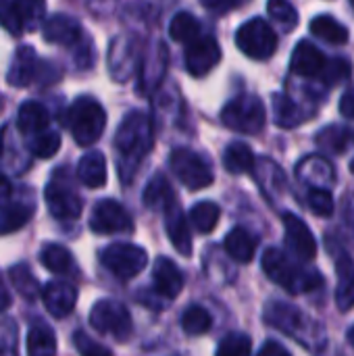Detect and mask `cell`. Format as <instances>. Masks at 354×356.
Instances as JSON below:
<instances>
[{
	"mask_svg": "<svg viewBox=\"0 0 354 356\" xmlns=\"http://www.w3.org/2000/svg\"><path fill=\"white\" fill-rule=\"evenodd\" d=\"M152 146H154L152 119L142 111L129 113L121 121L115 134V150H117V165H119L117 169L123 184L131 181L140 163L146 159Z\"/></svg>",
	"mask_w": 354,
	"mask_h": 356,
	"instance_id": "cell-1",
	"label": "cell"
},
{
	"mask_svg": "<svg viewBox=\"0 0 354 356\" xmlns=\"http://www.w3.org/2000/svg\"><path fill=\"white\" fill-rule=\"evenodd\" d=\"M263 271L267 277L277 284L280 288L292 292V294H309L323 286V277L315 269H307L298 263H294L284 250L269 248L263 254Z\"/></svg>",
	"mask_w": 354,
	"mask_h": 356,
	"instance_id": "cell-2",
	"label": "cell"
},
{
	"mask_svg": "<svg viewBox=\"0 0 354 356\" xmlns=\"http://www.w3.org/2000/svg\"><path fill=\"white\" fill-rule=\"evenodd\" d=\"M61 75L63 71L54 63L42 60L31 46H19L10 60L6 79L15 88H25L33 81H38L40 86H52L61 79Z\"/></svg>",
	"mask_w": 354,
	"mask_h": 356,
	"instance_id": "cell-3",
	"label": "cell"
},
{
	"mask_svg": "<svg viewBox=\"0 0 354 356\" xmlns=\"http://www.w3.org/2000/svg\"><path fill=\"white\" fill-rule=\"evenodd\" d=\"M67 127L79 146H92L100 140L106 127V113L98 100L81 96L71 104L67 113Z\"/></svg>",
	"mask_w": 354,
	"mask_h": 356,
	"instance_id": "cell-4",
	"label": "cell"
},
{
	"mask_svg": "<svg viewBox=\"0 0 354 356\" xmlns=\"http://www.w3.org/2000/svg\"><path fill=\"white\" fill-rule=\"evenodd\" d=\"M221 121L225 127L238 131V134H259L265 127L267 121V111L263 106V102L257 96H236L234 100H230L223 111H221Z\"/></svg>",
	"mask_w": 354,
	"mask_h": 356,
	"instance_id": "cell-5",
	"label": "cell"
},
{
	"mask_svg": "<svg viewBox=\"0 0 354 356\" xmlns=\"http://www.w3.org/2000/svg\"><path fill=\"white\" fill-rule=\"evenodd\" d=\"M265 319L286 336L298 340L300 344H311L313 340L319 338L317 323H313L305 313H300L292 305L284 302H271L265 311Z\"/></svg>",
	"mask_w": 354,
	"mask_h": 356,
	"instance_id": "cell-6",
	"label": "cell"
},
{
	"mask_svg": "<svg viewBox=\"0 0 354 356\" xmlns=\"http://www.w3.org/2000/svg\"><path fill=\"white\" fill-rule=\"evenodd\" d=\"M90 325L104 336H111L119 342H125L134 334L131 315L125 305L117 300H98L90 311Z\"/></svg>",
	"mask_w": 354,
	"mask_h": 356,
	"instance_id": "cell-7",
	"label": "cell"
},
{
	"mask_svg": "<svg viewBox=\"0 0 354 356\" xmlns=\"http://www.w3.org/2000/svg\"><path fill=\"white\" fill-rule=\"evenodd\" d=\"M100 263L119 280H134L148 265V254L144 248L127 242H117L100 252Z\"/></svg>",
	"mask_w": 354,
	"mask_h": 356,
	"instance_id": "cell-8",
	"label": "cell"
},
{
	"mask_svg": "<svg viewBox=\"0 0 354 356\" xmlns=\"http://www.w3.org/2000/svg\"><path fill=\"white\" fill-rule=\"evenodd\" d=\"M44 198L50 215L58 221H75L81 215L83 202L75 192L73 184L69 181V177L65 175V171H56L52 175L44 190Z\"/></svg>",
	"mask_w": 354,
	"mask_h": 356,
	"instance_id": "cell-9",
	"label": "cell"
},
{
	"mask_svg": "<svg viewBox=\"0 0 354 356\" xmlns=\"http://www.w3.org/2000/svg\"><path fill=\"white\" fill-rule=\"evenodd\" d=\"M236 44L246 56L265 60L277 50V33L265 19H250L236 31Z\"/></svg>",
	"mask_w": 354,
	"mask_h": 356,
	"instance_id": "cell-10",
	"label": "cell"
},
{
	"mask_svg": "<svg viewBox=\"0 0 354 356\" xmlns=\"http://www.w3.org/2000/svg\"><path fill=\"white\" fill-rule=\"evenodd\" d=\"M169 165L173 175L188 188V190H202L213 184L211 165L190 148H177L169 156Z\"/></svg>",
	"mask_w": 354,
	"mask_h": 356,
	"instance_id": "cell-11",
	"label": "cell"
},
{
	"mask_svg": "<svg viewBox=\"0 0 354 356\" xmlns=\"http://www.w3.org/2000/svg\"><path fill=\"white\" fill-rule=\"evenodd\" d=\"M90 229L100 236H111V234H129L134 229L131 215L123 204L117 200H100L92 209L90 215Z\"/></svg>",
	"mask_w": 354,
	"mask_h": 356,
	"instance_id": "cell-12",
	"label": "cell"
},
{
	"mask_svg": "<svg viewBox=\"0 0 354 356\" xmlns=\"http://www.w3.org/2000/svg\"><path fill=\"white\" fill-rule=\"evenodd\" d=\"M221 60V46L211 35H200L186 50V69L194 77H202Z\"/></svg>",
	"mask_w": 354,
	"mask_h": 356,
	"instance_id": "cell-13",
	"label": "cell"
},
{
	"mask_svg": "<svg viewBox=\"0 0 354 356\" xmlns=\"http://www.w3.org/2000/svg\"><path fill=\"white\" fill-rule=\"evenodd\" d=\"M136 69H138V54H136L134 40L125 35L115 38L108 46V71L113 79L125 81L134 75Z\"/></svg>",
	"mask_w": 354,
	"mask_h": 356,
	"instance_id": "cell-14",
	"label": "cell"
},
{
	"mask_svg": "<svg viewBox=\"0 0 354 356\" xmlns=\"http://www.w3.org/2000/svg\"><path fill=\"white\" fill-rule=\"evenodd\" d=\"M284 229H286V240L288 246L296 252L298 259L303 261H313L317 257V242L315 236L311 234L309 225L294 213L284 215Z\"/></svg>",
	"mask_w": 354,
	"mask_h": 356,
	"instance_id": "cell-15",
	"label": "cell"
},
{
	"mask_svg": "<svg viewBox=\"0 0 354 356\" xmlns=\"http://www.w3.org/2000/svg\"><path fill=\"white\" fill-rule=\"evenodd\" d=\"M42 31H44L42 35L46 42L58 44V46H77L83 40V29L79 21L63 13L48 17L42 25Z\"/></svg>",
	"mask_w": 354,
	"mask_h": 356,
	"instance_id": "cell-16",
	"label": "cell"
},
{
	"mask_svg": "<svg viewBox=\"0 0 354 356\" xmlns=\"http://www.w3.org/2000/svg\"><path fill=\"white\" fill-rule=\"evenodd\" d=\"M42 300L48 313L56 319H63L73 313L75 302H77V290L69 282H50L42 290Z\"/></svg>",
	"mask_w": 354,
	"mask_h": 356,
	"instance_id": "cell-17",
	"label": "cell"
},
{
	"mask_svg": "<svg viewBox=\"0 0 354 356\" xmlns=\"http://www.w3.org/2000/svg\"><path fill=\"white\" fill-rule=\"evenodd\" d=\"M167 65H169V54H167V48L163 42L156 44V48L152 52H148V56L144 58L142 63V69H140V94H152L161 81L165 79V73H167Z\"/></svg>",
	"mask_w": 354,
	"mask_h": 356,
	"instance_id": "cell-18",
	"label": "cell"
},
{
	"mask_svg": "<svg viewBox=\"0 0 354 356\" xmlns=\"http://www.w3.org/2000/svg\"><path fill=\"white\" fill-rule=\"evenodd\" d=\"M325 65H328V58H325V54L315 44H311L307 40L296 44V48L292 52V60H290V67H292L294 75L319 77L323 73Z\"/></svg>",
	"mask_w": 354,
	"mask_h": 356,
	"instance_id": "cell-19",
	"label": "cell"
},
{
	"mask_svg": "<svg viewBox=\"0 0 354 356\" xmlns=\"http://www.w3.org/2000/svg\"><path fill=\"white\" fill-rule=\"evenodd\" d=\"M296 175L303 184H307L311 188H328L336 181V171H334L332 163L319 154L305 156L296 167Z\"/></svg>",
	"mask_w": 354,
	"mask_h": 356,
	"instance_id": "cell-20",
	"label": "cell"
},
{
	"mask_svg": "<svg viewBox=\"0 0 354 356\" xmlns=\"http://www.w3.org/2000/svg\"><path fill=\"white\" fill-rule=\"evenodd\" d=\"M152 275H154V288L159 294H163L165 298H177L179 296V292L184 288V273L171 259L159 257L154 261Z\"/></svg>",
	"mask_w": 354,
	"mask_h": 356,
	"instance_id": "cell-21",
	"label": "cell"
},
{
	"mask_svg": "<svg viewBox=\"0 0 354 356\" xmlns=\"http://www.w3.org/2000/svg\"><path fill=\"white\" fill-rule=\"evenodd\" d=\"M167 236L173 244V248L184 254V257H190L192 254V236H190V225L186 221V215L184 211L179 209V204H171L167 211Z\"/></svg>",
	"mask_w": 354,
	"mask_h": 356,
	"instance_id": "cell-22",
	"label": "cell"
},
{
	"mask_svg": "<svg viewBox=\"0 0 354 356\" xmlns=\"http://www.w3.org/2000/svg\"><path fill=\"white\" fill-rule=\"evenodd\" d=\"M336 271H338L336 305L342 313H346L354 307V263L344 250H340L336 259Z\"/></svg>",
	"mask_w": 354,
	"mask_h": 356,
	"instance_id": "cell-23",
	"label": "cell"
},
{
	"mask_svg": "<svg viewBox=\"0 0 354 356\" xmlns=\"http://www.w3.org/2000/svg\"><path fill=\"white\" fill-rule=\"evenodd\" d=\"M48 123H50V115L46 111L44 104L35 102V100H27L19 106V113H17V127L23 136L31 138L44 129H48Z\"/></svg>",
	"mask_w": 354,
	"mask_h": 356,
	"instance_id": "cell-24",
	"label": "cell"
},
{
	"mask_svg": "<svg viewBox=\"0 0 354 356\" xmlns=\"http://www.w3.org/2000/svg\"><path fill=\"white\" fill-rule=\"evenodd\" d=\"M77 179L86 188H102L106 184V159L98 150L86 152L77 163Z\"/></svg>",
	"mask_w": 354,
	"mask_h": 356,
	"instance_id": "cell-25",
	"label": "cell"
},
{
	"mask_svg": "<svg viewBox=\"0 0 354 356\" xmlns=\"http://www.w3.org/2000/svg\"><path fill=\"white\" fill-rule=\"evenodd\" d=\"M315 142L330 154H344L354 144V129L346 125H328L317 134Z\"/></svg>",
	"mask_w": 354,
	"mask_h": 356,
	"instance_id": "cell-26",
	"label": "cell"
},
{
	"mask_svg": "<svg viewBox=\"0 0 354 356\" xmlns=\"http://www.w3.org/2000/svg\"><path fill=\"white\" fill-rule=\"evenodd\" d=\"M252 171H255V175H257L259 186L263 188V192H265L267 196L275 198L277 192H280V194L288 192V181H286L282 169H280L273 161H269V159H259Z\"/></svg>",
	"mask_w": 354,
	"mask_h": 356,
	"instance_id": "cell-27",
	"label": "cell"
},
{
	"mask_svg": "<svg viewBox=\"0 0 354 356\" xmlns=\"http://www.w3.org/2000/svg\"><path fill=\"white\" fill-rule=\"evenodd\" d=\"M225 252L238 263H250L257 252V238L244 227H236L225 236Z\"/></svg>",
	"mask_w": 354,
	"mask_h": 356,
	"instance_id": "cell-28",
	"label": "cell"
},
{
	"mask_svg": "<svg viewBox=\"0 0 354 356\" xmlns=\"http://www.w3.org/2000/svg\"><path fill=\"white\" fill-rule=\"evenodd\" d=\"M10 127L4 125L0 131V165L10 169L13 173H23L29 167V159L25 150L19 148L17 140L10 136Z\"/></svg>",
	"mask_w": 354,
	"mask_h": 356,
	"instance_id": "cell-29",
	"label": "cell"
},
{
	"mask_svg": "<svg viewBox=\"0 0 354 356\" xmlns=\"http://www.w3.org/2000/svg\"><path fill=\"white\" fill-rule=\"evenodd\" d=\"M273 117L280 127H296L309 119V113L290 96L273 94Z\"/></svg>",
	"mask_w": 354,
	"mask_h": 356,
	"instance_id": "cell-30",
	"label": "cell"
},
{
	"mask_svg": "<svg viewBox=\"0 0 354 356\" xmlns=\"http://www.w3.org/2000/svg\"><path fill=\"white\" fill-rule=\"evenodd\" d=\"M142 200L148 209H154V211H167L171 204H175V194L163 173H156L148 181Z\"/></svg>",
	"mask_w": 354,
	"mask_h": 356,
	"instance_id": "cell-31",
	"label": "cell"
},
{
	"mask_svg": "<svg viewBox=\"0 0 354 356\" xmlns=\"http://www.w3.org/2000/svg\"><path fill=\"white\" fill-rule=\"evenodd\" d=\"M255 165H257V159H255L250 146L244 142H234L223 152V167H225V171H230L234 175L250 173L255 169Z\"/></svg>",
	"mask_w": 354,
	"mask_h": 356,
	"instance_id": "cell-32",
	"label": "cell"
},
{
	"mask_svg": "<svg viewBox=\"0 0 354 356\" xmlns=\"http://www.w3.org/2000/svg\"><path fill=\"white\" fill-rule=\"evenodd\" d=\"M27 356H56V336L46 323H35L27 332Z\"/></svg>",
	"mask_w": 354,
	"mask_h": 356,
	"instance_id": "cell-33",
	"label": "cell"
},
{
	"mask_svg": "<svg viewBox=\"0 0 354 356\" xmlns=\"http://www.w3.org/2000/svg\"><path fill=\"white\" fill-rule=\"evenodd\" d=\"M311 33L321 38L328 44L334 46H342L348 42V29L346 25H342L340 21H336L330 15H319L311 21Z\"/></svg>",
	"mask_w": 354,
	"mask_h": 356,
	"instance_id": "cell-34",
	"label": "cell"
},
{
	"mask_svg": "<svg viewBox=\"0 0 354 356\" xmlns=\"http://www.w3.org/2000/svg\"><path fill=\"white\" fill-rule=\"evenodd\" d=\"M31 217H33V204H25V202L8 204L6 209L0 211V236L19 232Z\"/></svg>",
	"mask_w": 354,
	"mask_h": 356,
	"instance_id": "cell-35",
	"label": "cell"
},
{
	"mask_svg": "<svg viewBox=\"0 0 354 356\" xmlns=\"http://www.w3.org/2000/svg\"><path fill=\"white\" fill-rule=\"evenodd\" d=\"M8 277H10L13 288H15L25 300H35L38 294H42V288H40L35 275L31 273L29 265H25V263L13 265L10 271H8Z\"/></svg>",
	"mask_w": 354,
	"mask_h": 356,
	"instance_id": "cell-36",
	"label": "cell"
},
{
	"mask_svg": "<svg viewBox=\"0 0 354 356\" xmlns=\"http://www.w3.org/2000/svg\"><path fill=\"white\" fill-rule=\"evenodd\" d=\"M40 261L50 273L63 275L73 269V254L61 244H46L40 252Z\"/></svg>",
	"mask_w": 354,
	"mask_h": 356,
	"instance_id": "cell-37",
	"label": "cell"
},
{
	"mask_svg": "<svg viewBox=\"0 0 354 356\" xmlns=\"http://www.w3.org/2000/svg\"><path fill=\"white\" fill-rule=\"evenodd\" d=\"M219 217H221V209H219V204H215L211 200L198 202L190 211V221L200 234H211L217 227Z\"/></svg>",
	"mask_w": 354,
	"mask_h": 356,
	"instance_id": "cell-38",
	"label": "cell"
},
{
	"mask_svg": "<svg viewBox=\"0 0 354 356\" xmlns=\"http://www.w3.org/2000/svg\"><path fill=\"white\" fill-rule=\"evenodd\" d=\"M169 35L175 40V42H182V44H190L194 42L196 38H200V25L196 21L194 15L190 13H177L169 25Z\"/></svg>",
	"mask_w": 354,
	"mask_h": 356,
	"instance_id": "cell-39",
	"label": "cell"
},
{
	"mask_svg": "<svg viewBox=\"0 0 354 356\" xmlns=\"http://www.w3.org/2000/svg\"><path fill=\"white\" fill-rule=\"evenodd\" d=\"M27 148H29V152H31L33 156H38V159H50V156H54V154L58 152V148H61V134L48 127V129H44V131L31 136L29 142H27Z\"/></svg>",
	"mask_w": 354,
	"mask_h": 356,
	"instance_id": "cell-40",
	"label": "cell"
},
{
	"mask_svg": "<svg viewBox=\"0 0 354 356\" xmlns=\"http://www.w3.org/2000/svg\"><path fill=\"white\" fill-rule=\"evenodd\" d=\"M211 325H213V319L209 311L198 305H190L182 315V327L188 336H202L211 330Z\"/></svg>",
	"mask_w": 354,
	"mask_h": 356,
	"instance_id": "cell-41",
	"label": "cell"
},
{
	"mask_svg": "<svg viewBox=\"0 0 354 356\" xmlns=\"http://www.w3.org/2000/svg\"><path fill=\"white\" fill-rule=\"evenodd\" d=\"M252 350V342L246 334H240V332H234V334H227L219 348H217V356H250Z\"/></svg>",
	"mask_w": 354,
	"mask_h": 356,
	"instance_id": "cell-42",
	"label": "cell"
},
{
	"mask_svg": "<svg viewBox=\"0 0 354 356\" xmlns=\"http://www.w3.org/2000/svg\"><path fill=\"white\" fill-rule=\"evenodd\" d=\"M267 10L284 29H294L298 25V13L288 0H269Z\"/></svg>",
	"mask_w": 354,
	"mask_h": 356,
	"instance_id": "cell-43",
	"label": "cell"
},
{
	"mask_svg": "<svg viewBox=\"0 0 354 356\" xmlns=\"http://www.w3.org/2000/svg\"><path fill=\"white\" fill-rule=\"evenodd\" d=\"M0 25L13 35H21L25 29L23 17L15 4V0H0Z\"/></svg>",
	"mask_w": 354,
	"mask_h": 356,
	"instance_id": "cell-44",
	"label": "cell"
},
{
	"mask_svg": "<svg viewBox=\"0 0 354 356\" xmlns=\"http://www.w3.org/2000/svg\"><path fill=\"white\" fill-rule=\"evenodd\" d=\"M351 75H353V65L346 58L338 56V58L328 60V65L321 73V79L328 86H338V83H344Z\"/></svg>",
	"mask_w": 354,
	"mask_h": 356,
	"instance_id": "cell-45",
	"label": "cell"
},
{
	"mask_svg": "<svg viewBox=\"0 0 354 356\" xmlns=\"http://www.w3.org/2000/svg\"><path fill=\"white\" fill-rule=\"evenodd\" d=\"M307 202H309V209L319 217H330L334 213V198L328 188H311Z\"/></svg>",
	"mask_w": 354,
	"mask_h": 356,
	"instance_id": "cell-46",
	"label": "cell"
},
{
	"mask_svg": "<svg viewBox=\"0 0 354 356\" xmlns=\"http://www.w3.org/2000/svg\"><path fill=\"white\" fill-rule=\"evenodd\" d=\"M73 344H75L79 356H113V353L106 346L94 342L86 332H75L73 334Z\"/></svg>",
	"mask_w": 354,
	"mask_h": 356,
	"instance_id": "cell-47",
	"label": "cell"
},
{
	"mask_svg": "<svg viewBox=\"0 0 354 356\" xmlns=\"http://www.w3.org/2000/svg\"><path fill=\"white\" fill-rule=\"evenodd\" d=\"M202 6L211 13H217V15H223V13H230L234 8H238L242 4V0H200Z\"/></svg>",
	"mask_w": 354,
	"mask_h": 356,
	"instance_id": "cell-48",
	"label": "cell"
},
{
	"mask_svg": "<svg viewBox=\"0 0 354 356\" xmlns=\"http://www.w3.org/2000/svg\"><path fill=\"white\" fill-rule=\"evenodd\" d=\"M13 194H15V190H13L10 179L0 173V211L6 209L8 204H13Z\"/></svg>",
	"mask_w": 354,
	"mask_h": 356,
	"instance_id": "cell-49",
	"label": "cell"
},
{
	"mask_svg": "<svg viewBox=\"0 0 354 356\" xmlns=\"http://www.w3.org/2000/svg\"><path fill=\"white\" fill-rule=\"evenodd\" d=\"M340 113L346 119H354V88L346 90L340 98Z\"/></svg>",
	"mask_w": 354,
	"mask_h": 356,
	"instance_id": "cell-50",
	"label": "cell"
},
{
	"mask_svg": "<svg viewBox=\"0 0 354 356\" xmlns=\"http://www.w3.org/2000/svg\"><path fill=\"white\" fill-rule=\"evenodd\" d=\"M257 356H292L288 350H286V346H282L280 342H273V340H269L261 350H259V355Z\"/></svg>",
	"mask_w": 354,
	"mask_h": 356,
	"instance_id": "cell-51",
	"label": "cell"
},
{
	"mask_svg": "<svg viewBox=\"0 0 354 356\" xmlns=\"http://www.w3.org/2000/svg\"><path fill=\"white\" fill-rule=\"evenodd\" d=\"M10 302H13L10 292H8V288H6V284H4V280L0 275V313H4L10 307Z\"/></svg>",
	"mask_w": 354,
	"mask_h": 356,
	"instance_id": "cell-52",
	"label": "cell"
},
{
	"mask_svg": "<svg viewBox=\"0 0 354 356\" xmlns=\"http://www.w3.org/2000/svg\"><path fill=\"white\" fill-rule=\"evenodd\" d=\"M346 340H348V344L351 346H354V325L348 330V334H346Z\"/></svg>",
	"mask_w": 354,
	"mask_h": 356,
	"instance_id": "cell-53",
	"label": "cell"
},
{
	"mask_svg": "<svg viewBox=\"0 0 354 356\" xmlns=\"http://www.w3.org/2000/svg\"><path fill=\"white\" fill-rule=\"evenodd\" d=\"M351 171H353V175H354V159H353V163H351Z\"/></svg>",
	"mask_w": 354,
	"mask_h": 356,
	"instance_id": "cell-54",
	"label": "cell"
},
{
	"mask_svg": "<svg viewBox=\"0 0 354 356\" xmlns=\"http://www.w3.org/2000/svg\"><path fill=\"white\" fill-rule=\"evenodd\" d=\"M2 104H4V102H2V96H0V111H2Z\"/></svg>",
	"mask_w": 354,
	"mask_h": 356,
	"instance_id": "cell-55",
	"label": "cell"
},
{
	"mask_svg": "<svg viewBox=\"0 0 354 356\" xmlns=\"http://www.w3.org/2000/svg\"><path fill=\"white\" fill-rule=\"evenodd\" d=\"M351 4H353V8H354V0H351Z\"/></svg>",
	"mask_w": 354,
	"mask_h": 356,
	"instance_id": "cell-56",
	"label": "cell"
}]
</instances>
